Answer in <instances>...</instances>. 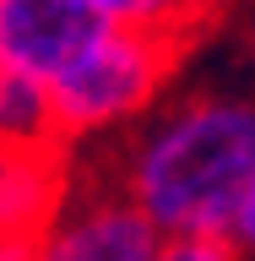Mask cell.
Returning a JSON list of instances; mask_svg holds the SVG:
<instances>
[{
    "instance_id": "1",
    "label": "cell",
    "mask_w": 255,
    "mask_h": 261,
    "mask_svg": "<svg viewBox=\"0 0 255 261\" xmlns=\"http://www.w3.org/2000/svg\"><path fill=\"white\" fill-rule=\"evenodd\" d=\"M87 163H98L163 234L228 240L255 185V87H174L136 130L98 147Z\"/></svg>"
},
{
    "instance_id": "2",
    "label": "cell",
    "mask_w": 255,
    "mask_h": 261,
    "mask_svg": "<svg viewBox=\"0 0 255 261\" xmlns=\"http://www.w3.org/2000/svg\"><path fill=\"white\" fill-rule=\"evenodd\" d=\"M201 38L195 28H130L103 22L93 44L49 82L60 142L71 152H98L136 130L163 98L179 87L185 55Z\"/></svg>"
},
{
    "instance_id": "3",
    "label": "cell",
    "mask_w": 255,
    "mask_h": 261,
    "mask_svg": "<svg viewBox=\"0 0 255 261\" xmlns=\"http://www.w3.org/2000/svg\"><path fill=\"white\" fill-rule=\"evenodd\" d=\"M163 228L98 163L76 158L60 212L27 240V261H152Z\"/></svg>"
},
{
    "instance_id": "4",
    "label": "cell",
    "mask_w": 255,
    "mask_h": 261,
    "mask_svg": "<svg viewBox=\"0 0 255 261\" xmlns=\"http://www.w3.org/2000/svg\"><path fill=\"white\" fill-rule=\"evenodd\" d=\"M98 28L103 16L87 0H0V71L54 82Z\"/></svg>"
},
{
    "instance_id": "5",
    "label": "cell",
    "mask_w": 255,
    "mask_h": 261,
    "mask_svg": "<svg viewBox=\"0 0 255 261\" xmlns=\"http://www.w3.org/2000/svg\"><path fill=\"white\" fill-rule=\"evenodd\" d=\"M76 179V152L65 147H0V240L27 245L60 212Z\"/></svg>"
},
{
    "instance_id": "6",
    "label": "cell",
    "mask_w": 255,
    "mask_h": 261,
    "mask_svg": "<svg viewBox=\"0 0 255 261\" xmlns=\"http://www.w3.org/2000/svg\"><path fill=\"white\" fill-rule=\"evenodd\" d=\"M0 147H65L49 82L22 76V71H0Z\"/></svg>"
},
{
    "instance_id": "7",
    "label": "cell",
    "mask_w": 255,
    "mask_h": 261,
    "mask_svg": "<svg viewBox=\"0 0 255 261\" xmlns=\"http://www.w3.org/2000/svg\"><path fill=\"white\" fill-rule=\"evenodd\" d=\"M87 6L103 22H130V28H195L185 0H87Z\"/></svg>"
},
{
    "instance_id": "8",
    "label": "cell",
    "mask_w": 255,
    "mask_h": 261,
    "mask_svg": "<svg viewBox=\"0 0 255 261\" xmlns=\"http://www.w3.org/2000/svg\"><path fill=\"white\" fill-rule=\"evenodd\" d=\"M152 261H244L234 240H201V234H163Z\"/></svg>"
},
{
    "instance_id": "9",
    "label": "cell",
    "mask_w": 255,
    "mask_h": 261,
    "mask_svg": "<svg viewBox=\"0 0 255 261\" xmlns=\"http://www.w3.org/2000/svg\"><path fill=\"white\" fill-rule=\"evenodd\" d=\"M228 240L239 245L244 261H255V185H250V196H244V207H239V218H234V234H228Z\"/></svg>"
},
{
    "instance_id": "10",
    "label": "cell",
    "mask_w": 255,
    "mask_h": 261,
    "mask_svg": "<svg viewBox=\"0 0 255 261\" xmlns=\"http://www.w3.org/2000/svg\"><path fill=\"white\" fill-rule=\"evenodd\" d=\"M239 6H244V0H185V11H190V22H195L201 33H207L212 22H223V16H234Z\"/></svg>"
},
{
    "instance_id": "11",
    "label": "cell",
    "mask_w": 255,
    "mask_h": 261,
    "mask_svg": "<svg viewBox=\"0 0 255 261\" xmlns=\"http://www.w3.org/2000/svg\"><path fill=\"white\" fill-rule=\"evenodd\" d=\"M234 28H239V44H244V55L255 60V0H244L239 11H234Z\"/></svg>"
},
{
    "instance_id": "12",
    "label": "cell",
    "mask_w": 255,
    "mask_h": 261,
    "mask_svg": "<svg viewBox=\"0 0 255 261\" xmlns=\"http://www.w3.org/2000/svg\"><path fill=\"white\" fill-rule=\"evenodd\" d=\"M0 261H27V245H16V240H0Z\"/></svg>"
}]
</instances>
